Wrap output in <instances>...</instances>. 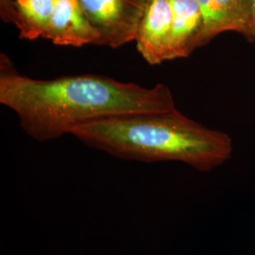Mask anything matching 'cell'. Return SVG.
Listing matches in <instances>:
<instances>
[{
    "label": "cell",
    "mask_w": 255,
    "mask_h": 255,
    "mask_svg": "<svg viewBox=\"0 0 255 255\" xmlns=\"http://www.w3.org/2000/svg\"><path fill=\"white\" fill-rule=\"evenodd\" d=\"M0 103L12 110L26 133L52 141L75 128L121 116L177 109L170 88H146L104 76L81 75L35 80L19 74L1 54Z\"/></svg>",
    "instance_id": "6da1fadb"
},
{
    "label": "cell",
    "mask_w": 255,
    "mask_h": 255,
    "mask_svg": "<svg viewBox=\"0 0 255 255\" xmlns=\"http://www.w3.org/2000/svg\"><path fill=\"white\" fill-rule=\"evenodd\" d=\"M70 134L123 160L181 162L201 172L225 164L234 151L227 133L205 127L177 109L93 121Z\"/></svg>",
    "instance_id": "7a4b0ae2"
},
{
    "label": "cell",
    "mask_w": 255,
    "mask_h": 255,
    "mask_svg": "<svg viewBox=\"0 0 255 255\" xmlns=\"http://www.w3.org/2000/svg\"><path fill=\"white\" fill-rule=\"evenodd\" d=\"M148 0H79L100 35V46L119 48L135 41Z\"/></svg>",
    "instance_id": "3957f363"
},
{
    "label": "cell",
    "mask_w": 255,
    "mask_h": 255,
    "mask_svg": "<svg viewBox=\"0 0 255 255\" xmlns=\"http://www.w3.org/2000/svg\"><path fill=\"white\" fill-rule=\"evenodd\" d=\"M170 0H148L137 30L138 52L150 65L170 61L172 32Z\"/></svg>",
    "instance_id": "277c9868"
},
{
    "label": "cell",
    "mask_w": 255,
    "mask_h": 255,
    "mask_svg": "<svg viewBox=\"0 0 255 255\" xmlns=\"http://www.w3.org/2000/svg\"><path fill=\"white\" fill-rule=\"evenodd\" d=\"M46 39L57 46L75 47L101 43L99 31L86 17L79 0H56Z\"/></svg>",
    "instance_id": "5b68a950"
},
{
    "label": "cell",
    "mask_w": 255,
    "mask_h": 255,
    "mask_svg": "<svg viewBox=\"0 0 255 255\" xmlns=\"http://www.w3.org/2000/svg\"><path fill=\"white\" fill-rule=\"evenodd\" d=\"M201 10L200 46L226 31H236L248 36L250 0H197Z\"/></svg>",
    "instance_id": "8992f818"
},
{
    "label": "cell",
    "mask_w": 255,
    "mask_h": 255,
    "mask_svg": "<svg viewBox=\"0 0 255 255\" xmlns=\"http://www.w3.org/2000/svg\"><path fill=\"white\" fill-rule=\"evenodd\" d=\"M56 0H2L6 20L15 25L22 39H46Z\"/></svg>",
    "instance_id": "52a82bcc"
},
{
    "label": "cell",
    "mask_w": 255,
    "mask_h": 255,
    "mask_svg": "<svg viewBox=\"0 0 255 255\" xmlns=\"http://www.w3.org/2000/svg\"><path fill=\"white\" fill-rule=\"evenodd\" d=\"M172 32L170 60L187 58L200 47L202 20L197 0H170Z\"/></svg>",
    "instance_id": "ba28073f"
},
{
    "label": "cell",
    "mask_w": 255,
    "mask_h": 255,
    "mask_svg": "<svg viewBox=\"0 0 255 255\" xmlns=\"http://www.w3.org/2000/svg\"><path fill=\"white\" fill-rule=\"evenodd\" d=\"M248 38L255 42V0H250V19Z\"/></svg>",
    "instance_id": "9c48e42d"
}]
</instances>
